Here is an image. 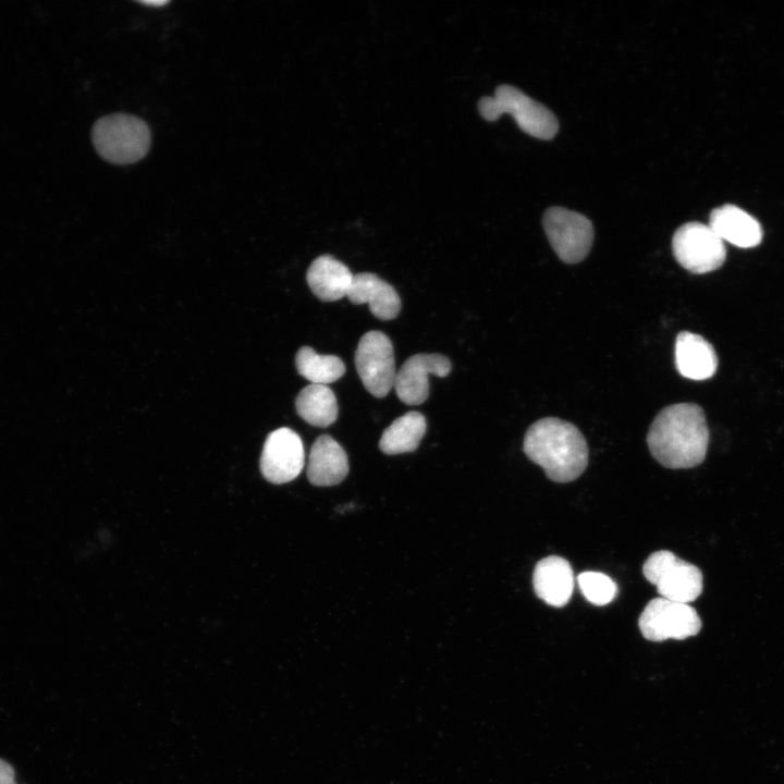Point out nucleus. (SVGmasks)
<instances>
[{"label": "nucleus", "instance_id": "nucleus-1", "mask_svg": "<svg viewBox=\"0 0 784 784\" xmlns=\"http://www.w3.org/2000/svg\"><path fill=\"white\" fill-rule=\"evenodd\" d=\"M709 443L702 408L695 403L664 407L653 419L647 444L651 455L667 468H691L701 464Z\"/></svg>", "mask_w": 784, "mask_h": 784}, {"label": "nucleus", "instance_id": "nucleus-2", "mask_svg": "<svg viewBox=\"0 0 784 784\" xmlns=\"http://www.w3.org/2000/svg\"><path fill=\"white\" fill-rule=\"evenodd\" d=\"M523 450L555 482L575 480L588 465L589 451L583 433L575 425L556 417L534 422L525 433Z\"/></svg>", "mask_w": 784, "mask_h": 784}, {"label": "nucleus", "instance_id": "nucleus-3", "mask_svg": "<svg viewBox=\"0 0 784 784\" xmlns=\"http://www.w3.org/2000/svg\"><path fill=\"white\" fill-rule=\"evenodd\" d=\"M97 152L107 161L117 164L133 163L149 150L150 131L139 118L114 113L99 119L91 132Z\"/></svg>", "mask_w": 784, "mask_h": 784}, {"label": "nucleus", "instance_id": "nucleus-4", "mask_svg": "<svg viewBox=\"0 0 784 784\" xmlns=\"http://www.w3.org/2000/svg\"><path fill=\"white\" fill-rule=\"evenodd\" d=\"M478 108L487 121L512 115L523 132L536 138L551 139L559 130L555 115L547 107L511 85H500L494 96L480 99Z\"/></svg>", "mask_w": 784, "mask_h": 784}, {"label": "nucleus", "instance_id": "nucleus-5", "mask_svg": "<svg viewBox=\"0 0 784 784\" xmlns=\"http://www.w3.org/2000/svg\"><path fill=\"white\" fill-rule=\"evenodd\" d=\"M642 573L657 587L658 593L667 600L688 603L702 591L701 571L667 550L651 553L644 563Z\"/></svg>", "mask_w": 784, "mask_h": 784}, {"label": "nucleus", "instance_id": "nucleus-6", "mask_svg": "<svg viewBox=\"0 0 784 784\" xmlns=\"http://www.w3.org/2000/svg\"><path fill=\"white\" fill-rule=\"evenodd\" d=\"M672 249L676 261L697 274L720 268L726 257L724 242L709 224L700 222L681 225L673 235Z\"/></svg>", "mask_w": 784, "mask_h": 784}, {"label": "nucleus", "instance_id": "nucleus-7", "mask_svg": "<svg viewBox=\"0 0 784 784\" xmlns=\"http://www.w3.org/2000/svg\"><path fill=\"white\" fill-rule=\"evenodd\" d=\"M642 636L650 641L666 639L683 640L697 635L701 620L688 603L664 599H652L638 618Z\"/></svg>", "mask_w": 784, "mask_h": 784}, {"label": "nucleus", "instance_id": "nucleus-8", "mask_svg": "<svg viewBox=\"0 0 784 784\" xmlns=\"http://www.w3.org/2000/svg\"><path fill=\"white\" fill-rule=\"evenodd\" d=\"M542 224L562 261L577 264L586 258L593 241V228L588 218L563 207H551L546 210Z\"/></svg>", "mask_w": 784, "mask_h": 784}, {"label": "nucleus", "instance_id": "nucleus-9", "mask_svg": "<svg viewBox=\"0 0 784 784\" xmlns=\"http://www.w3.org/2000/svg\"><path fill=\"white\" fill-rule=\"evenodd\" d=\"M355 366L366 390L376 397L385 396L396 375L391 340L381 331L365 333L355 352Z\"/></svg>", "mask_w": 784, "mask_h": 784}, {"label": "nucleus", "instance_id": "nucleus-10", "mask_svg": "<svg viewBox=\"0 0 784 784\" xmlns=\"http://www.w3.org/2000/svg\"><path fill=\"white\" fill-rule=\"evenodd\" d=\"M304 461L305 452L299 436L290 428H279L265 441L260 470L271 483H285L301 474Z\"/></svg>", "mask_w": 784, "mask_h": 784}, {"label": "nucleus", "instance_id": "nucleus-11", "mask_svg": "<svg viewBox=\"0 0 784 784\" xmlns=\"http://www.w3.org/2000/svg\"><path fill=\"white\" fill-rule=\"evenodd\" d=\"M451 362L441 354L420 353L407 358L396 371L394 389L399 399L407 405H419L429 395V375L445 377Z\"/></svg>", "mask_w": 784, "mask_h": 784}, {"label": "nucleus", "instance_id": "nucleus-12", "mask_svg": "<svg viewBox=\"0 0 784 784\" xmlns=\"http://www.w3.org/2000/svg\"><path fill=\"white\" fill-rule=\"evenodd\" d=\"M532 586L537 597L547 604L562 608L573 595V568L568 561L561 556H547L535 566Z\"/></svg>", "mask_w": 784, "mask_h": 784}, {"label": "nucleus", "instance_id": "nucleus-13", "mask_svg": "<svg viewBox=\"0 0 784 784\" xmlns=\"http://www.w3.org/2000/svg\"><path fill=\"white\" fill-rule=\"evenodd\" d=\"M346 296L353 304H368L371 314L381 320L394 319L401 310L395 289L375 273L354 274Z\"/></svg>", "mask_w": 784, "mask_h": 784}, {"label": "nucleus", "instance_id": "nucleus-14", "mask_svg": "<svg viewBox=\"0 0 784 784\" xmlns=\"http://www.w3.org/2000/svg\"><path fill=\"white\" fill-rule=\"evenodd\" d=\"M709 226L723 242L726 241L742 248L755 247L762 240L760 223L749 213L731 204L711 211Z\"/></svg>", "mask_w": 784, "mask_h": 784}, {"label": "nucleus", "instance_id": "nucleus-15", "mask_svg": "<svg viewBox=\"0 0 784 784\" xmlns=\"http://www.w3.org/2000/svg\"><path fill=\"white\" fill-rule=\"evenodd\" d=\"M348 473L344 449L330 436L322 434L314 442L307 466V477L314 486L340 483Z\"/></svg>", "mask_w": 784, "mask_h": 784}, {"label": "nucleus", "instance_id": "nucleus-16", "mask_svg": "<svg viewBox=\"0 0 784 784\" xmlns=\"http://www.w3.org/2000/svg\"><path fill=\"white\" fill-rule=\"evenodd\" d=\"M675 364L683 377L706 380L714 375L718 357L713 346L705 338L683 331L675 341Z\"/></svg>", "mask_w": 784, "mask_h": 784}, {"label": "nucleus", "instance_id": "nucleus-17", "mask_svg": "<svg viewBox=\"0 0 784 784\" xmlns=\"http://www.w3.org/2000/svg\"><path fill=\"white\" fill-rule=\"evenodd\" d=\"M353 275L343 262L330 255H322L309 266L306 280L319 299L334 302L347 295Z\"/></svg>", "mask_w": 784, "mask_h": 784}, {"label": "nucleus", "instance_id": "nucleus-18", "mask_svg": "<svg viewBox=\"0 0 784 784\" xmlns=\"http://www.w3.org/2000/svg\"><path fill=\"white\" fill-rule=\"evenodd\" d=\"M295 406L297 414L309 425L328 427L338 417V402L333 391L324 384L310 383L298 393Z\"/></svg>", "mask_w": 784, "mask_h": 784}, {"label": "nucleus", "instance_id": "nucleus-19", "mask_svg": "<svg viewBox=\"0 0 784 784\" xmlns=\"http://www.w3.org/2000/svg\"><path fill=\"white\" fill-rule=\"evenodd\" d=\"M427 428L422 414L412 411L396 418L382 433L379 448L389 455L413 452Z\"/></svg>", "mask_w": 784, "mask_h": 784}, {"label": "nucleus", "instance_id": "nucleus-20", "mask_svg": "<svg viewBox=\"0 0 784 784\" xmlns=\"http://www.w3.org/2000/svg\"><path fill=\"white\" fill-rule=\"evenodd\" d=\"M295 364L298 373L314 384L327 385L340 379L345 372V365L340 357L320 355L309 346L298 350Z\"/></svg>", "mask_w": 784, "mask_h": 784}, {"label": "nucleus", "instance_id": "nucleus-21", "mask_svg": "<svg viewBox=\"0 0 784 784\" xmlns=\"http://www.w3.org/2000/svg\"><path fill=\"white\" fill-rule=\"evenodd\" d=\"M577 583L583 596L593 605H605L617 595L616 584L608 575L600 572L580 573Z\"/></svg>", "mask_w": 784, "mask_h": 784}, {"label": "nucleus", "instance_id": "nucleus-22", "mask_svg": "<svg viewBox=\"0 0 784 784\" xmlns=\"http://www.w3.org/2000/svg\"><path fill=\"white\" fill-rule=\"evenodd\" d=\"M15 773L11 764L0 759V784H16Z\"/></svg>", "mask_w": 784, "mask_h": 784}, {"label": "nucleus", "instance_id": "nucleus-23", "mask_svg": "<svg viewBox=\"0 0 784 784\" xmlns=\"http://www.w3.org/2000/svg\"><path fill=\"white\" fill-rule=\"evenodd\" d=\"M142 3H144V4H149V5H157V7H158V5H163V4L168 3V1H158V0H157V1H151V0H147V1H142Z\"/></svg>", "mask_w": 784, "mask_h": 784}]
</instances>
